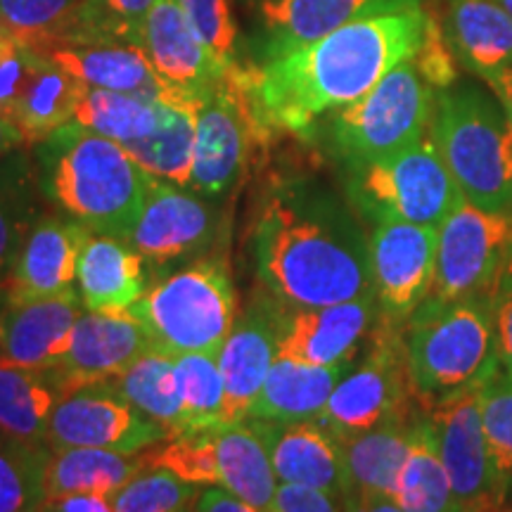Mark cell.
Masks as SVG:
<instances>
[{"mask_svg": "<svg viewBox=\"0 0 512 512\" xmlns=\"http://www.w3.org/2000/svg\"><path fill=\"white\" fill-rule=\"evenodd\" d=\"M169 439V432L133 408L112 382L83 384L64 394L50 415L46 446L57 448H107L138 456L145 448Z\"/></svg>", "mask_w": 512, "mask_h": 512, "instance_id": "13", "label": "cell"}, {"mask_svg": "<svg viewBox=\"0 0 512 512\" xmlns=\"http://www.w3.org/2000/svg\"><path fill=\"white\" fill-rule=\"evenodd\" d=\"M477 512H510V510H477Z\"/></svg>", "mask_w": 512, "mask_h": 512, "instance_id": "56", "label": "cell"}, {"mask_svg": "<svg viewBox=\"0 0 512 512\" xmlns=\"http://www.w3.org/2000/svg\"><path fill=\"white\" fill-rule=\"evenodd\" d=\"M494 323H496V339L498 354L505 366L512 368V278L496 297L494 304Z\"/></svg>", "mask_w": 512, "mask_h": 512, "instance_id": "47", "label": "cell"}, {"mask_svg": "<svg viewBox=\"0 0 512 512\" xmlns=\"http://www.w3.org/2000/svg\"><path fill=\"white\" fill-rule=\"evenodd\" d=\"M48 190L60 207L95 235L131 238L155 176L124 145L72 121L46 140Z\"/></svg>", "mask_w": 512, "mask_h": 512, "instance_id": "3", "label": "cell"}, {"mask_svg": "<svg viewBox=\"0 0 512 512\" xmlns=\"http://www.w3.org/2000/svg\"><path fill=\"white\" fill-rule=\"evenodd\" d=\"M60 399L53 370L19 366L0 356V434L46 446L50 415Z\"/></svg>", "mask_w": 512, "mask_h": 512, "instance_id": "30", "label": "cell"}, {"mask_svg": "<svg viewBox=\"0 0 512 512\" xmlns=\"http://www.w3.org/2000/svg\"><path fill=\"white\" fill-rule=\"evenodd\" d=\"M368 247L370 278L380 318L403 328V323L434 290L437 228L382 219L375 221Z\"/></svg>", "mask_w": 512, "mask_h": 512, "instance_id": "14", "label": "cell"}, {"mask_svg": "<svg viewBox=\"0 0 512 512\" xmlns=\"http://www.w3.org/2000/svg\"><path fill=\"white\" fill-rule=\"evenodd\" d=\"M380 320L375 294L320 309L280 311L278 356L311 366L354 363Z\"/></svg>", "mask_w": 512, "mask_h": 512, "instance_id": "15", "label": "cell"}, {"mask_svg": "<svg viewBox=\"0 0 512 512\" xmlns=\"http://www.w3.org/2000/svg\"><path fill=\"white\" fill-rule=\"evenodd\" d=\"M3 31H5V27H3V22H0V34H3Z\"/></svg>", "mask_w": 512, "mask_h": 512, "instance_id": "57", "label": "cell"}, {"mask_svg": "<svg viewBox=\"0 0 512 512\" xmlns=\"http://www.w3.org/2000/svg\"><path fill=\"white\" fill-rule=\"evenodd\" d=\"M420 413L403 415L373 430L356 434L342 441L344 458V503L363 496H389L394 498L401 467L411 451L415 422Z\"/></svg>", "mask_w": 512, "mask_h": 512, "instance_id": "27", "label": "cell"}, {"mask_svg": "<svg viewBox=\"0 0 512 512\" xmlns=\"http://www.w3.org/2000/svg\"><path fill=\"white\" fill-rule=\"evenodd\" d=\"M219 486L259 512H268L278 494L271 456L249 422H235L214 430Z\"/></svg>", "mask_w": 512, "mask_h": 512, "instance_id": "31", "label": "cell"}, {"mask_svg": "<svg viewBox=\"0 0 512 512\" xmlns=\"http://www.w3.org/2000/svg\"><path fill=\"white\" fill-rule=\"evenodd\" d=\"M159 354H221L235 328V290L226 259L207 256L171 273L126 311Z\"/></svg>", "mask_w": 512, "mask_h": 512, "instance_id": "6", "label": "cell"}, {"mask_svg": "<svg viewBox=\"0 0 512 512\" xmlns=\"http://www.w3.org/2000/svg\"><path fill=\"white\" fill-rule=\"evenodd\" d=\"M143 53L166 83L204 100L230 69L204 48L178 0H155L143 29Z\"/></svg>", "mask_w": 512, "mask_h": 512, "instance_id": "19", "label": "cell"}, {"mask_svg": "<svg viewBox=\"0 0 512 512\" xmlns=\"http://www.w3.org/2000/svg\"><path fill=\"white\" fill-rule=\"evenodd\" d=\"M50 448L0 434V512H36L46 503Z\"/></svg>", "mask_w": 512, "mask_h": 512, "instance_id": "39", "label": "cell"}, {"mask_svg": "<svg viewBox=\"0 0 512 512\" xmlns=\"http://www.w3.org/2000/svg\"><path fill=\"white\" fill-rule=\"evenodd\" d=\"M479 406L489 453L512 501V368L503 361L479 387Z\"/></svg>", "mask_w": 512, "mask_h": 512, "instance_id": "40", "label": "cell"}, {"mask_svg": "<svg viewBox=\"0 0 512 512\" xmlns=\"http://www.w3.org/2000/svg\"><path fill=\"white\" fill-rule=\"evenodd\" d=\"M261 124L249 93L247 72L235 64L216 83L197 110L195 157L188 188L204 197H221L240 181Z\"/></svg>", "mask_w": 512, "mask_h": 512, "instance_id": "11", "label": "cell"}, {"mask_svg": "<svg viewBox=\"0 0 512 512\" xmlns=\"http://www.w3.org/2000/svg\"><path fill=\"white\" fill-rule=\"evenodd\" d=\"M512 278V214L463 200L437 228L432 297L479 299L494 306Z\"/></svg>", "mask_w": 512, "mask_h": 512, "instance_id": "9", "label": "cell"}, {"mask_svg": "<svg viewBox=\"0 0 512 512\" xmlns=\"http://www.w3.org/2000/svg\"><path fill=\"white\" fill-rule=\"evenodd\" d=\"M178 389H181L185 432L219 430L226 425V384L219 354L174 356Z\"/></svg>", "mask_w": 512, "mask_h": 512, "instance_id": "38", "label": "cell"}, {"mask_svg": "<svg viewBox=\"0 0 512 512\" xmlns=\"http://www.w3.org/2000/svg\"><path fill=\"white\" fill-rule=\"evenodd\" d=\"M268 512H344V501L309 486L280 484L273 508Z\"/></svg>", "mask_w": 512, "mask_h": 512, "instance_id": "45", "label": "cell"}, {"mask_svg": "<svg viewBox=\"0 0 512 512\" xmlns=\"http://www.w3.org/2000/svg\"><path fill=\"white\" fill-rule=\"evenodd\" d=\"M83 0H0V22L27 46L43 50L62 34Z\"/></svg>", "mask_w": 512, "mask_h": 512, "instance_id": "42", "label": "cell"}, {"mask_svg": "<svg viewBox=\"0 0 512 512\" xmlns=\"http://www.w3.org/2000/svg\"><path fill=\"white\" fill-rule=\"evenodd\" d=\"M496 3L501 5V8H503L505 12H508V15L512 17V0H496Z\"/></svg>", "mask_w": 512, "mask_h": 512, "instance_id": "53", "label": "cell"}, {"mask_svg": "<svg viewBox=\"0 0 512 512\" xmlns=\"http://www.w3.org/2000/svg\"><path fill=\"white\" fill-rule=\"evenodd\" d=\"M351 195L370 219L432 228L465 200L430 133L392 157L354 169Z\"/></svg>", "mask_w": 512, "mask_h": 512, "instance_id": "8", "label": "cell"}, {"mask_svg": "<svg viewBox=\"0 0 512 512\" xmlns=\"http://www.w3.org/2000/svg\"><path fill=\"white\" fill-rule=\"evenodd\" d=\"M41 512H114V494H69L48 498Z\"/></svg>", "mask_w": 512, "mask_h": 512, "instance_id": "46", "label": "cell"}, {"mask_svg": "<svg viewBox=\"0 0 512 512\" xmlns=\"http://www.w3.org/2000/svg\"><path fill=\"white\" fill-rule=\"evenodd\" d=\"M266 444L275 477L280 484L309 486L344 501L342 441L332 437L316 420L266 422L247 420Z\"/></svg>", "mask_w": 512, "mask_h": 512, "instance_id": "20", "label": "cell"}, {"mask_svg": "<svg viewBox=\"0 0 512 512\" xmlns=\"http://www.w3.org/2000/svg\"><path fill=\"white\" fill-rule=\"evenodd\" d=\"M22 242V233H19L15 219L5 209V204L0 202V273H5L12 266Z\"/></svg>", "mask_w": 512, "mask_h": 512, "instance_id": "49", "label": "cell"}, {"mask_svg": "<svg viewBox=\"0 0 512 512\" xmlns=\"http://www.w3.org/2000/svg\"><path fill=\"white\" fill-rule=\"evenodd\" d=\"M147 467L143 453L124 456L107 448H57L46 465V501L69 494H117Z\"/></svg>", "mask_w": 512, "mask_h": 512, "instance_id": "32", "label": "cell"}, {"mask_svg": "<svg viewBox=\"0 0 512 512\" xmlns=\"http://www.w3.org/2000/svg\"><path fill=\"white\" fill-rule=\"evenodd\" d=\"M394 501L403 512H467L453 494L451 479L434 446L427 413L418 415L411 451L401 467Z\"/></svg>", "mask_w": 512, "mask_h": 512, "instance_id": "33", "label": "cell"}, {"mask_svg": "<svg viewBox=\"0 0 512 512\" xmlns=\"http://www.w3.org/2000/svg\"><path fill=\"white\" fill-rule=\"evenodd\" d=\"M344 512H403L389 496H363L344 503Z\"/></svg>", "mask_w": 512, "mask_h": 512, "instance_id": "50", "label": "cell"}, {"mask_svg": "<svg viewBox=\"0 0 512 512\" xmlns=\"http://www.w3.org/2000/svg\"><path fill=\"white\" fill-rule=\"evenodd\" d=\"M195 512H259L252 505L240 501L233 494H228L221 486H207L197 494Z\"/></svg>", "mask_w": 512, "mask_h": 512, "instance_id": "48", "label": "cell"}, {"mask_svg": "<svg viewBox=\"0 0 512 512\" xmlns=\"http://www.w3.org/2000/svg\"><path fill=\"white\" fill-rule=\"evenodd\" d=\"M197 110L190 105L162 102L159 124L147 138L124 145L126 152L143 166L147 174L176 185H188L195 157Z\"/></svg>", "mask_w": 512, "mask_h": 512, "instance_id": "34", "label": "cell"}, {"mask_svg": "<svg viewBox=\"0 0 512 512\" xmlns=\"http://www.w3.org/2000/svg\"><path fill=\"white\" fill-rule=\"evenodd\" d=\"M425 413L460 505L467 512L510 510L508 491L486 444L479 387L448 396Z\"/></svg>", "mask_w": 512, "mask_h": 512, "instance_id": "12", "label": "cell"}, {"mask_svg": "<svg viewBox=\"0 0 512 512\" xmlns=\"http://www.w3.org/2000/svg\"><path fill=\"white\" fill-rule=\"evenodd\" d=\"M22 143H24L22 133H19L12 124H8L5 119H0V155L15 150V147H19Z\"/></svg>", "mask_w": 512, "mask_h": 512, "instance_id": "52", "label": "cell"}, {"mask_svg": "<svg viewBox=\"0 0 512 512\" xmlns=\"http://www.w3.org/2000/svg\"><path fill=\"white\" fill-rule=\"evenodd\" d=\"M195 501H197V498H195ZM195 501L188 503V505H185V508H181L178 512H195Z\"/></svg>", "mask_w": 512, "mask_h": 512, "instance_id": "54", "label": "cell"}, {"mask_svg": "<svg viewBox=\"0 0 512 512\" xmlns=\"http://www.w3.org/2000/svg\"><path fill=\"white\" fill-rule=\"evenodd\" d=\"M256 273L285 309H320L368 297L370 247L354 219L323 197L280 190L252 228Z\"/></svg>", "mask_w": 512, "mask_h": 512, "instance_id": "2", "label": "cell"}, {"mask_svg": "<svg viewBox=\"0 0 512 512\" xmlns=\"http://www.w3.org/2000/svg\"><path fill=\"white\" fill-rule=\"evenodd\" d=\"M489 88L496 93L498 102H501L505 114H508V119L512 121V67L508 69V72H503L501 76H498L496 81H491Z\"/></svg>", "mask_w": 512, "mask_h": 512, "instance_id": "51", "label": "cell"}, {"mask_svg": "<svg viewBox=\"0 0 512 512\" xmlns=\"http://www.w3.org/2000/svg\"><path fill=\"white\" fill-rule=\"evenodd\" d=\"M413 399L430 411L448 396L482 387L501 363L494 306L479 299L427 297L403 323Z\"/></svg>", "mask_w": 512, "mask_h": 512, "instance_id": "4", "label": "cell"}, {"mask_svg": "<svg viewBox=\"0 0 512 512\" xmlns=\"http://www.w3.org/2000/svg\"><path fill=\"white\" fill-rule=\"evenodd\" d=\"M162 102L140 98L131 93L105 91V88L88 86L76 107L74 121L88 131L98 133L119 145L147 138L159 124Z\"/></svg>", "mask_w": 512, "mask_h": 512, "instance_id": "37", "label": "cell"}, {"mask_svg": "<svg viewBox=\"0 0 512 512\" xmlns=\"http://www.w3.org/2000/svg\"><path fill=\"white\" fill-rule=\"evenodd\" d=\"M422 8V0H261L268 57L306 46L351 22Z\"/></svg>", "mask_w": 512, "mask_h": 512, "instance_id": "23", "label": "cell"}, {"mask_svg": "<svg viewBox=\"0 0 512 512\" xmlns=\"http://www.w3.org/2000/svg\"><path fill=\"white\" fill-rule=\"evenodd\" d=\"M46 53L60 67L72 72L86 86L105 91L131 93L140 98L169 102V105L200 107L202 100L190 98L166 83L155 72L147 55L136 46H114V43H79V46H53Z\"/></svg>", "mask_w": 512, "mask_h": 512, "instance_id": "21", "label": "cell"}, {"mask_svg": "<svg viewBox=\"0 0 512 512\" xmlns=\"http://www.w3.org/2000/svg\"><path fill=\"white\" fill-rule=\"evenodd\" d=\"M76 283L83 309L126 316L145 294L143 256L124 240L93 233L81 249Z\"/></svg>", "mask_w": 512, "mask_h": 512, "instance_id": "26", "label": "cell"}, {"mask_svg": "<svg viewBox=\"0 0 512 512\" xmlns=\"http://www.w3.org/2000/svg\"><path fill=\"white\" fill-rule=\"evenodd\" d=\"M216 235V211L192 192L164 178L152 181L136 228L126 242L143 259L169 264L200 252Z\"/></svg>", "mask_w": 512, "mask_h": 512, "instance_id": "16", "label": "cell"}, {"mask_svg": "<svg viewBox=\"0 0 512 512\" xmlns=\"http://www.w3.org/2000/svg\"><path fill=\"white\" fill-rule=\"evenodd\" d=\"M3 304H5V297H3V290H0V311H3V309H5V306H3Z\"/></svg>", "mask_w": 512, "mask_h": 512, "instance_id": "55", "label": "cell"}, {"mask_svg": "<svg viewBox=\"0 0 512 512\" xmlns=\"http://www.w3.org/2000/svg\"><path fill=\"white\" fill-rule=\"evenodd\" d=\"M280 342V311L275 306H254L235 323L219 354V366L226 384V425L245 422L249 408L268 370L278 358Z\"/></svg>", "mask_w": 512, "mask_h": 512, "instance_id": "24", "label": "cell"}, {"mask_svg": "<svg viewBox=\"0 0 512 512\" xmlns=\"http://www.w3.org/2000/svg\"><path fill=\"white\" fill-rule=\"evenodd\" d=\"M413 403L401 328L380 318L370 332L366 351L339 380L316 422L344 441L382 422L411 415Z\"/></svg>", "mask_w": 512, "mask_h": 512, "instance_id": "10", "label": "cell"}, {"mask_svg": "<svg viewBox=\"0 0 512 512\" xmlns=\"http://www.w3.org/2000/svg\"><path fill=\"white\" fill-rule=\"evenodd\" d=\"M152 351L150 337L133 318L86 311L76 320L60 366L50 370L64 396L83 384L114 380Z\"/></svg>", "mask_w": 512, "mask_h": 512, "instance_id": "18", "label": "cell"}, {"mask_svg": "<svg viewBox=\"0 0 512 512\" xmlns=\"http://www.w3.org/2000/svg\"><path fill=\"white\" fill-rule=\"evenodd\" d=\"M356 363V361H354ZM354 363L337 366H311L278 356L268 377L249 408L247 420L266 422H306L318 420L328 406L330 394Z\"/></svg>", "mask_w": 512, "mask_h": 512, "instance_id": "28", "label": "cell"}, {"mask_svg": "<svg viewBox=\"0 0 512 512\" xmlns=\"http://www.w3.org/2000/svg\"><path fill=\"white\" fill-rule=\"evenodd\" d=\"M147 467H164L192 486H219L214 430L169 437L157 451L145 453Z\"/></svg>", "mask_w": 512, "mask_h": 512, "instance_id": "41", "label": "cell"}, {"mask_svg": "<svg viewBox=\"0 0 512 512\" xmlns=\"http://www.w3.org/2000/svg\"><path fill=\"white\" fill-rule=\"evenodd\" d=\"M510 512H512V510H510Z\"/></svg>", "mask_w": 512, "mask_h": 512, "instance_id": "59", "label": "cell"}, {"mask_svg": "<svg viewBox=\"0 0 512 512\" xmlns=\"http://www.w3.org/2000/svg\"><path fill=\"white\" fill-rule=\"evenodd\" d=\"M437 88L415 64V55L396 64L375 88L335 112L330 140L354 169L392 157L430 133Z\"/></svg>", "mask_w": 512, "mask_h": 512, "instance_id": "7", "label": "cell"}, {"mask_svg": "<svg viewBox=\"0 0 512 512\" xmlns=\"http://www.w3.org/2000/svg\"><path fill=\"white\" fill-rule=\"evenodd\" d=\"M93 235L79 221L43 219L24 238L3 283L5 304H27L74 290L81 249Z\"/></svg>", "mask_w": 512, "mask_h": 512, "instance_id": "17", "label": "cell"}, {"mask_svg": "<svg viewBox=\"0 0 512 512\" xmlns=\"http://www.w3.org/2000/svg\"><path fill=\"white\" fill-rule=\"evenodd\" d=\"M86 91V83L38 50L34 69L8 121L22 133L24 143L48 140L62 126L72 124Z\"/></svg>", "mask_w": 512, "mask_h": 512, "instance_id": "29", "label": "cell"}, {"mask_svg": "<svg viewBox=\"0 0 512 512\" xmlns=\"http://www.w3.org/2000/svg\"><path fill=\"white\" fill-rule=\"evenodd\" d=\"M425 10L351 22L332 34L266 57L247 72L261 124L302 133L328 112L363 98L396 64L413 57L427 31Z\"/></svg>", "mask_w": 512, "mask_h": 512, "instance_id": "1", "label": "cell"}, {"mask_svg": "<svg viewBox=\"0 0 512 512\" xmlns=\"http://www.w3.org/2000/svg\"><path fill=\"white\" fill-rule=\"evenodd\" d=\"M36 512H41V510H36Z\"/></svg>", "mask_w": 512, "mask_h": 512, "instance_id": "58", "label": "cell"}, {"mask_svg": "<svg viewBox=\"0 0 512 512\" xmlns=\"http://www.w3.org/2000/svg\"><path fill=\"white\" fill-rule=\"evenodd\" d=\"M430 136L467 202L512 214V121L479 86L437 93Z\"/></svg>", "mask_w": 512, "mask_h": 512, "instance_id": "5", "label": "cell"}, {"mask_svg": "<svg viewBox=\"0 0 512 512\" xmlns=\"http://www.w3.org/2000/svg\"><path fill=\"white\" fill-rule=\"evenodd\" d=\"M81 313L74 290L38 302L5 304L0 311V356L27 368H57Z\"/></svg>", "mask_w": 512, "mask_h": 512, "instance_id": "22", "label": "cell"}, {"mask_svg": "<svg viewBox=\"0 0 512 512\" xmlns=\"http://www.w3.org/2000/svg\"><path fill=\"white\" fill-rule=\"evenodd\" d=\"M441 31L453 57L486 83L512 67V17L496 0H448Z\"/></svg>", "mask_w": 512, "mask_h": 512, "instance_id": "25", "label": "cell"}, {"mask_svg": "<svg viewBox=\"0 0 512 512\" xmlns=\"http://www.w3.org/2000/svg\"><path fill=\"white\" fill-rule=\"evenodd\" d=\"M110 382L133 408L162 425L169 437L185 434V413L174 356L152 351Z\"/></svg>", "mask_w": 512, "mask_h": 512, "instance_id": "35", "label": "cell"}, {"mask_svg": "<svg viewBox=\"0 0 512 512\" xmlns=\"http://www.w3.org/2000/svg\"><path fill=\"white\" fill-rule=\"evenodd\" d=\"M152 5L155 0H83L64 24L62 34L48 48L79 46V43H114V46L140 48L145 19Z\"/></svg>", "mask_w": 512, "mask_h": 512, "instance_id": "36", "label": "cell"}, {"mask_svg": "<svg viewBox=\"0 0 512 512\" xmlns=\"http://www.w3.org/2000/svg\"><path fill=\"white\" fill-rule=\"evenodd\" d=\"M200 494L164 467H145L114 494V512H178Z\"/></svg>", "mask_w": 512, "mask_h": 512, "instance_id": "43", "label": "cell"}, {"mask_svg": "<svg viewBox=\"0 0 512 512\" xmlns=\"http://www.w3.org/2000/svg\"><path fill=\"white\" fill-rule=\"evenodd\" d=\"M178 3L214 60L221 67L233 69L238 64V57H235L238 29H235L228 0H178Z\"/></svg>", "mask_w": 512, "mask_h": 512, "instance_id": "44", "label": "cell"}]
</instances>
